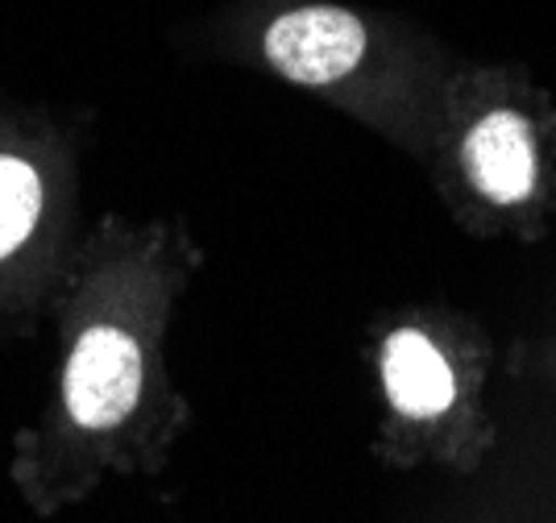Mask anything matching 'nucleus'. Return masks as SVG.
<instances>
[{
    "label": "nucleus",
    "mask_w": 556,
    "mask_h": 523,
    "mask_svg": "<svg viewBox=\"0 0 556 523\" xmlns=\"http://www.w3.org/2000/svg\"><path fill=\"white\" fill-rule=\"evenodd\" d=\"M216 54L257 67L399 137H432L457 75L419 22L353 0H229L200 29Z\"/></svg>",
    "instance_id": "nucleus-1"
},
{
    "label": "nucleus",
    "mask_w": 556,
    "mask_h": 523,
    "mask_svg": "<svg viewBox=\"0 0 556 523\" xmlns=\"http://www.w3.org/2000/svg\"><path fill=\"white\" fill-rule=\"evenodd\" d=\"M465 208L535 221L556 183V104L523 67H457L437 134Z\"/></svg>",
    "instance_id": "nucleus-2"
},
{
    "label": "nucleus",
    "mask_w": 556,
    "mask_h": 523,
    "mask_svg": "<svg viewBox=\"0 0 556 523\" xmlns=\"http://www.w3.org/2000/svg\"><path fill=\"white\" fill-rule=\"evenodd\" d=\"M71 328L67 358L59 370V411L75 436L113 440L134 428L150 403V324L125 316L116 287Z\"/></svg>",
    "instance_id": "nucleus-3"
},
{
    "label": "nucleus",
    "mask_w": 556,
    "mask_h": 523,
    "mask_svg": "<svg viewBox=\"0 0 556 523\" xmlns=\"http://www.w3.org/2000/svg\"><path fill=\"white\" fill-rule=\"evenodd\" d=\"M374 370L391 415L412 433L448 428L469 408L473 383L482 378V374L473 378L469 365L457 358L448 328H432L416 320H403L382 333Z\"/></svg>",
    "instance_id": "nucleus-4"
},
{
    "label": "nucleus",
    "mask_w": 556,
    "mask_h": 523,
    "mask_svg": "<svg viewBox=\"0 0 556 523\" xmlns=\"http://www.w3.org/2000/svg\"><path fill=\"white\" fill-rule=\"evenodd\" d=\"M50 183L47 166L0 141V271L13 266L47 228Z\"/></svg>",
    "instance_id": "nucleus-5"
}]
</instances>
